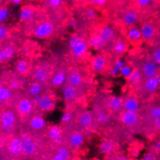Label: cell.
Segmentation results:
<instances>
[{"label":"cell","instance_id":"7bdbcfd3","mask_svg":"<svg viewBox=\"0 0 160 160\" xmlns=\"http://www.w3.org/2000/svg\"><path fill=\"white\" fill-rule=\"evenodd\" d=\"M156 1H157V0H135L136 4L140 7H146L151 3L155 2Z\"/></svg>","mask_w":160,"mask_h":160},{"label":"cell","instance_id":"60d3db41","mask_svg":"<svg viewBox=\"0 0 160 160\" xmlns=\"http://www.w3.org/2000/svg\"><path fill=\"white\" fill-rule=\"evenodd\" d=\"M84 15V17H85L86 19H88V21L94 20L98 16L97 11L94 9H92V8H89V9H86Z\"/></svg>","mask_w":160,"mask_h":160},{"label":"cell","instance_id":"277c9868","mask_svg":"<svg viewBox=\"0 0 160 160\" xmlns=\"http://www.w3.org/2000/svg\"><path fill=\"white\" fill-rule=\"evenodd\" d=\"M115 118L124 129L132 133L142 132L143 125L140 112L122 110Z\"/></svg>","mask_w":160,"mask_h":160},{"label":"cell","instance_id":"ba28073f","mask_svg":"<svg viewBox=\"0 0 160 160\" xmlns=\"http://www.w3.org/2000/svg\"><path fill=\"white\" fill-rule=\"evenodd\" d=\"M135 95L141 98H146L156 93L160 88V74L149 78H143L137 85L134 86Z\"/></svg>","mask_w":160,"mask_h":160},{"label":"cell","instance_id":"2e32d148","mask_svg":"<svg viewBox=\"0 0 160 160\" xmlns=\"http://www.w3.org/2000/svg\"><path fill=\"white\" fill-rule=\"evenodd\" d=\"M140 115L142 121L143 130L150 124L160 118V104L159 103H150L144 107H142Z\"/></svg>","mask_w":160,"mask_h":160},{"label":"cell","instance_id":"ac0fdd59","mask_svg":"<svg viewBox=\"0 0 160 160\" xmlns=\"http://www.w3.org/2000/svg\"><path fill=\"white\" fill-rule=\"evenodd\" d=\"M65 84L88 90V84L85 74L83 72L82 70L77 67L69 68Z\"/></svg>","mask_w":160,"mask_h":160},{"label":"cell","instance_id":"f1b7e54d","mask_svg":"<svg viewBox=\"0 0 160 160\" xmlns=\"http://www.w3.org/2000/svg\"><path fill=\"white\" fill-rule=\"evenodd\" d=\"M98 32L108 44V47L120 37L116 29L110 25H104L101 27Z\"/></svg>","mask_w":160,"mask_h":160},{"label":"cell","instance_id":"7402d4cb","mask_svg":"<svg viewBox=\"0 0 160 160\" xmlns=\"http://www.w3.org/2000/svg\"><path fill=\"white\" fill-rule=\"evenodd\" d=\"M50 89L51 88L47 84L37 82V81H29L27 87L23 90V93L26 95L30 97L31 98H35L49 92Z\"/></svg>","mask_w":160,"mask_h":160},{"label":"cell","instance_id":"681fc988","mask_svg":"<svg viewBox=\"0 0 160 160\" xmlns=\"http://www.w3.org/2000/svg\"><path fill=\"white\" fill-rule=\"evenodd\" d=\"M113 160H128L126 157H125L124 156H116Z\"/></svg>","mask_w":160,"mask_h":160},{"label":"cell","instance_id":"816d5d0a","mask_svg":"<svg viewBox=\"0 0 160 160\" xmlns=\"http://www.w3.org/2000/svg\"><path fill=\"white\" fill-rule=\"evenodd\" d=\"M13 1V2L15 3V4H19L20 2H22L23 0H12Z\"/></svg>","mask_w":160,"mask_h":160},{"label":"cell","instance_id":"5b68a950","mask_svg":"<svg viewBox=\"0 0 160 160\" xmlns=\"http://www.w3.org/2000/svg\"><path fill=\"white\" fill-rule=\"evenodd\" d=\"M47 123L43 112L37 110L30 117L21 124L20 132H26L35 135H44L47 128Z\"/></svg>","mask_w":160,"mask_h":160},{"label":"cell","instance_id":"b9f144b4","mask_svg":"<svg viewBox=\"0 0 160 160\" xmlns=\"http://www.w3.org/2000/svg\"><path fill=\"white\" fill-rule=\"evenodd\" d=\"M141 160H157V153L153 150L148 152L143 156Z\"/></svg>","mask_w":160,"mask_h":160},{"label":"cell","instance_id":"c3c4849f","mask_svg":"<svg viewBox=\"0 0 160 160\" xmlns=\"http://www.w3.org/2000/svg\"><path fill=\"white\" fill-rule=\"evenodd\" d=\"M0 160H8V157L2 152L0 151Z\"/></svg>","mask_w":160,"mask_h":160},{"label":"cell","instance_id":"f6af8a7d","mask_svg":"<svg viewBox=\"0 0 160 160\" xmlns=\"http://www.w3.org/2000/svg\"><path fill=\"white\" fill-rule=\"evenodd\" d=\"M153 151L157 154H160V140H157L153 145Z\"/></svg>","mask_w":160,"mask_h":160},{"label":"cell","instance_id":"8d00e7d4","mask_svg":"<svg viewBox=\"0 0 160 160\" xmlns=\"http://www.w3.org/2000/svg\"><path fill=\"white\" fill-rule=\"evenodd\" d=\"M115 148V143L112 140H104L101 143L99 146V150L101 152L104 153V154H108L111 152L113 151Z\"/></svg>","mask_w":160,"mask_h":160},{"label":"cell","instance_id":"ab89813d","mask_svg":"<svg viewBox=\"0 0 160 160\" xmlns=\"http://www.w3.org/2000/svg\"><path fill=\"white\" fill-rule=\"evenodd\" d=\"M9 32V27L6 24L0 23V43L7 40Z\"/></svg>","mask_w":160,"mask_h":160},{"label":"cell","instance_id":"cb8c5ba5","mask_svg":"<svg viewBox=\"0 0 160 160\" xmlns=\"http://www.w3.org/2000/svg\"><path fill=\"white\" fill-rule=\"evenodd\" d=\"M128 47L127 40L119 37L113 43L108 45L105 52H108L109 54L114 58H119L127 51Z\"/></svg>","mask_w":160,"mask_h":160},{"label":"cell","instance_id":"d4e9b609","mask_svg":"<svg viewBox=\"0 0 160 160\" xmlns=\"http://www.w3.org/2000/svg\"><path fill=\"white\" fill-rule=\"evenodd\" d=\"M16 53V44L9 39L0 43V63L12 60Z\"/></svg>","mask_w":160,"mask_h":160},{"label":"cell","instance_id":"db71d44e","mask_svg":"<svg viewBox=\"0 0 160 160\" xmlns=\"http://www.w3.org/2000/svg\"><path fill=\"white\" fill-rule=\"evenodd\" d=\"M8 160H14V159H8Z\"/></svg>","mask_w":160,"mask_h":160},{"label":"cell","instance_id":"f546056e","mask_svg":"<svg viewBox=\"0 0 160 160\" xmlns=\"http://www.w3.org/2000/svg\"><path fill=\"white\" fill-rule=\"evenodd\" d=\"M141 31L142 38L147 43H150L154 40L156 35V27L153 22H145L139 27Z\"/></svg>","mask_w":160,"mask_h":160},{"label":"cell","instance_id":"8992f818","mask_svg":"<svg viewBox=\"0 0 160 160\" xmlns=\"http://www.w3.org/2000/svg\"><path fill=\"white\" fill-rule=\"evenodd\" d=\"M54 66L46 60H39L31 69L28 78L29 81H37L49 85Z\"/></svg>","mask_w":160,"mask_h":160},{"label":"cell","instance_id":"ee69618b","mask_svg":"<svg viewBox=\"0 0 160 160\" xmlns=\"http://www.w3.org/2000/svg\"><path fill=\"white\" fill-rule=\"evenodd\" d=\"M91 4L94 5L96 7H104L107 3V0H90Z\"/></svg>","mask_w":160,"mask_h":160},{"label":"cell","instance_id":"e575fe53","mask_svg":"<svg viewBox=\"0 0 160 160\" xmlns=\"http://www.w3.org/2000/svg\"><path fill=\"white\" fill-rule=\"evenodd\" d=\"M128 83L130 84H132V86H135L138 84H139V82H141L142 80L143 79L141 73L139 72L138 70H137L136 68H134L133 71H132V72L128 75Z\"/></svg>","mask_w":160,"mask_h":160},{"label":"cell","instance_id":"74e56055","mask_svg":"<svg viewBox=\"0 0 160 160\" xmlns=\"http://www.w3.org/2000/svg\"><path fill=\"white\" fill-rule=\"evenodd\" d=\"M150 58L158 65L160 70V46H156L152 48L150 52Z\"/></svg>","mask_w":160,"mask_h":160},{"label":"cell","instance_id":"4316f807","mask_svg":"<svg viewBox=\"0 0 160 160\" xmlns=\"http://www.w3.org/2000/svg\"><path fill=\"white\" fill-rule=\"evenodd\" d=\"M121 20L122 24L128 28V27L137 26L140 20V14L138 11L135 9H127L122 13L121 16Z\"/></svg>","mask_w":160,"mask_h":160},{"label":"cell","instance_id":"1f68e13d","mask_svg":"<svg viewBox=\"0 0 160 160\" xmlns=\"http://www.w3.org/2000/svg\"><path fill=\"white\" fill-rule=\"evenodd\" d=\"M142 107L136 95H128L123 98V110L139 112Z\"/></svg>","mask_w":160,"mask_h":160},{"label":"cell","instance_id":"603a6c76","mask_svg":"<svg viewBox=\"0 0 160 160\" xmlns=\"http://www.w3.org/2000/svg\"><path fill=\"white\" fill-rule=\"evenodd\" d=\"M32 99L35 102L37 110L43 113L50 112L53 110L55 106V100L53 99V96L49 94V92Z\"/></svg>","mask_w":160,"mask_h":160},{"label":"cell","instance_id":"7c38bea8","mask_svg":"<svg viewBox=\"0 0 160 160\" xmlns=\"http://www.w3.org/2000/svg\"><path fill=\"white\" fill-rule=\"evenodd\" d=\"M71 53L74 58L79 59L84 56L89 47L88 39L80 34H74L70 38L68 42Z\"/></svg>","mask_w":160,"mask_h":160},{"label":"cell","instance_id":"f907efd6","mask_svg":"<svg viewBox=\"0 0 160 160\" xmlns=\"http://www.w3.org/2000/svg\"><path fill=\"white\" fill-rule=\"evenodd\" d=\"M117 1L119 3H122V4H123V3L128 2L129 1V0H117Z\"/></svg>","mask_w":160,"mask_h":160},{"label":"cell","instance_id":"836d02e7","mask_svg":"<svg viewBox=\"0 0 160 160\" xmlns=\"http://www.w3.org/2000/svg\"><path fill=\"white\" fill-rule=\"evenodd\" d=\"M126 40H128V41L130 42V43H136L138 42H139L140 40H142L141 31H140V28L138 26H134V27H128L126 32Z\"/></svg>","mask_w":160,"mask_h":160},{"label":"cell","instance_id":"83f0119b","mask_svg":"<svg viewBox=\"0 0 160 160\" xmlns=\"http://www.w3.org/2000/svg\"><path fill=\"white\" fill-rule=\"evenodd\" d=\"M88 42L89 47H91L93 50L104 52H105L107 50L108 44L104 41L102 36L99 34V32L91 33L88 37Z\"/></svg>","mask_w":160,"mask_h":160},{"label":"cell","instance_id":"8fae6325","mask_svg":"<svg viewBox=\"0 0 160 160\" xmlns=\"http://www.w3.org/2000/svg\"><path fill=\"white\" fill-rule=\"evenodd\" d=\"M133 65L134 68L139 71L143 78H152L159 74V67L150 58L135 59L133 61Z\"/></svg>","mask_w":160,"mask_h":160},{"label":"cell","instance_id":"11a10c76","mask_svg":"<svg viewBox=\"0 0 160 160\" xmlns=\"http://www.w3.org/2000/svg\"><path fill=\"white\" fill-rule=\"evenodd\" d=\"M71 1H75V0H71Z\"/></svg>","mask_w":160,"mask_h":160},{"label":"cell","instance_id":"7a4b0ae2","mask_svg":"<svg viewBox=\"0 0 160 160\" xmlns=\"http://www.w3.org/2000/svg\"><path fill=\"white\" fill-rule=\"evenodd\" d=\"M10 107L15 109L21 124L25 122L37 110L33 99L26 95L23 91L18 94Z\"/></svg>","mask_w":160,"mask_h":160},{"label":"cell","instance_id":"7dc6e473","mask_svg":"<svg viewBox=\"0 0 160 160\" xmlns=\"http://www.w3.org/2000/svg\"><path fill=\"white\" fill-rule=\"evenodd\" d=\"M138 154H139V151H138V149H133L132 152V156H133V157H136V156H138Z\"/></svg>","mask_w":160,"mask_h":160},{"label":"cell","instance_id":"ffe728a7","mask_svg":"<svg viewBox=\"0 0 160 160\" xmlns=\"http://www.w3.org/2000/svg\"><path fill=\"white\" fill-rule=\"evenodd\" d=\"M87 89L78 88L73 86L64 84L62 87V94L64 102L68 104H73V102L84 97L87 93Z\"/></svg>","mask_w":160,"mask_h":160},{"label":"cell","instance_id":"d590c367","mask_svg":"<svg viewBox=\"0 0 160 160\" xmlns=\"http://www.w3.org/2000/svg\"><path fill=\"white\" fill-rule=\"evenodd\" d=\"M63 4V0H47L46 9H48L51 13L58 12Z\"/></svg>","mask_w":160,"mask_h":160},{"label":"cell","instance_id":"e0dca14e","mask_svg":"<svg viewBox=\"0 0 160 160\" xmlns=\"http://www.w3.org/2000/svg\"><path fill=\"white\" fill-rule=\"evenodd\" d=\"M69 68L65 63H60L54 66L49 86L52 89H58L63 87L66 83L67 75Z\"/></svg>","mask_w":160,"mask_h":160},{"label":"cell","instance_id":"4fadbf2b","mask_svg":"<svg viewBox=\"0 0 160 160\" xmlns=\"http://www.w3.org/2000/svg\"><path fill=\"white\" fill-rule=\"evenodd\" d=\"M1 78L15 91H22L29 82L28 78L18 74L15 71L3 72Z\"/></svg>","mask_w":160,"mask_h":160},{"label":"cell","instance_id":"5bb4252c","mask_svg":"<svg viewBox=\"0 0 160 160\" xmlns=\"http://www.w3.org/2000/svg\"><path fill=\"white\" fill-rule=\"evenodd\" d=\"M95 102L105 108L114 118H116L117 115L123 110V98L113 95H104L98 101H95Z\"/></svg>","mask_w":160,"mask_h":160},{"label":"cell","instance_id":"f35d334b","mask_svg":"<svg viewBox=\"0 0 160 160\" xmlns=\"http://www.w3.org/2000/svg\"><path fill=\"white\" fill-rule=\"evenodd\" d=\"M160 132V118L155 120L154 122H152L148 127H146L143 132Z\"/></svg>","mask_w":160,"mask_h":160},{"label":"cell","instance_id":"d6a6232c","mask_svg":"<svg viewBox=\"0 0 160 160\" xmlns=\"http://www.w3.org/2000/svg\"><path fill=\"white\" fill-rule=\"evenodd\" d=\"M19 17H20L21 22H24L26 25H29L32 27L34 24V19H35L34 9L30 6H24L21 9Z\"/></svg>","mask_w":160,"mask_h":160},{"label":"cell","instance_id":"30bf717a","mask_svg":"<svg viewBox=\"0 0 160 160\" xmlns=\"http://www.w3.org/2000/svg\"><path fill=\"white\" fill-rule=\"evenodd\" d=\"M74 126L84 132L95 129V121L93 111L89 109H81L77 112Z\"/></svg>","mask_w":160,"mask_h":160},{"label":"cell","instance_id":"4dcf8cb0","mask_svg":"<svg viewBox=\"0 0 160 160\" xmlns=\"http://www.w3.org/2000/svg\"><path fill=\"white\" fill-rule=\"evenodd\" d=\"M32 65L31 62L27 59H19L16 62L14 65L15 72L21 76L26 77L28 78V76L30 73Z\"/></svg>","mask_w":160,"mask_h":160},{"label":"cell","instance_id":"f5cc1de1","mask_svg":"<svg viewBox=\"0 0 160 160\" xmlns=\"http://www.w3.org/2000/svg\"><path fill=\"white\" fill-rule=\"evenodd\" d=\"M70 160H80L79 159H77V158H74V159H70Z\"/></svg>","mask_w":160,"mask_h":160},{"label":"cell","instance_id":"44dd1931","mask_svg":"<svg viewBox=\"0 0 160 160\" xmlns=\"http://www.w3.org/2000/svg\"><path fill=\"white\" fill-rule=\"evenodd\" d=\"M47 141L53 144L54 147L64 144L63 129L61 125H52L47 127L44 134Z\"/></svg>","mask_w":160,"mask_h":160},{"label":"cell","instance_id":"9a60e30c","mask_svg":"<svg viewBox=\"0 0 160 160\" xmlns=\"http://www.w3.org/2000/svg\"><path fill=\"white\" fill-rule=\"evenodd\" d=\"M91 110L94 112V121H95V128H103L108 126L115 118L112 114L98 103L94 102Z\"/></svg>","mask_w":160,"mask_h":160},{"label":"cell","instance_id":"bcb514c9","mask_svg":"<svg viewBox=\"0 0 160 160\" xmlns=\"http://www.w3.org/2000/svg\"><path fill=\"white\" fill-rule=\"evenodd\" d=\"M51 160H65V159L63 157V156H60V154H58V153L55 151L54 154H53V156H52Z\"/></svg>","mask_w":160,"mask_h":160},{"label":"cell","instance_id":"6da1fadb","mask_svg":"<svg viewBox=\"0 0 160 160\" xmlns=\"http://www.w3.org/2000/svg\"><path fill=\"white\" fill-rule=\"evenodd\" d=\"M21 122L12 107L0 108V136L9 137L20 130Z\"/></svg>","mask_w":160,"mask_h":160},{"label":"cell","instance_id":"3957f363","mask_svg":"<svg viewBox=\"0 0 160 160\" xmlns=\"http://www.w3.org/2000/svg\"><path fill=\"white\" fill-rule=\"evenodd\" d=\"M60 23L53 18L40 19V22H36L31 28L32 35L37 39L47 40L58 32Z\"/></svg>","mask_w":160,"mask_h":160},{"label":"cell","instance_id":"d6986e66","mask_svg":"<svg viewBox=\"0 0 160 160\" xmlns=\"http://www.w3.org/2000/svg\"><path fill=\"white\" fill-rule=\"evenodd\" d=\"M21 91H15L2 79L0 75V108L10 106L16 96Z\"/></svg>","mask_w":160,"mask_h":160},{"label":"cell","instance_id":"484cf974","mask_svg":"<svg viewBox=\"0 0 160 160\" xmlns=\"http://www.w3.org/2000/svg\"><path fill=\"white\" fill-rule=\"evenodd\" d=\"M109 59L104 53H100L96 54L92 58L91 62V69L94 72L98 73H104L108 69Z\"/></svg>","mask_w":160,"mask_h":160},{"label":"cell","instance_id":"52a82bcc","mask_svg":"<svg viewBox=\"0 0 160 160\" xmlns=\"http://www.w3.org/2000/svg\"><path fill=\"white\" fill-rule=\"evenodd\" d=\"M0 151L2 152L8 159L19 160L23 157L22 142L19 132L7 137Z\"/></svg>","mask_w":160,"mask_h":160},{"label":"cell","instance_id":"9c48e42d","mask_svg":"<svg viewBox=\"0 0 160 160\" xmlns=\"http://www.w3.org/2000/svg\"><path fill=\"white\" fill-rule=\"evenodd\" d=\"M64 144L68 148H78L84 144L85 132L77 128L74 125L63 127Z\"/></svg>","mask_w":160,"mask_h":160}]
</instances>
